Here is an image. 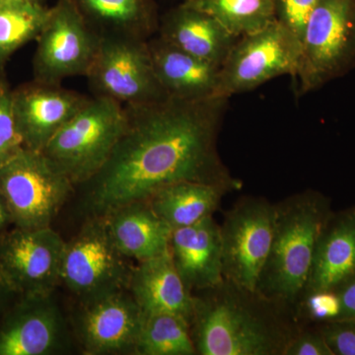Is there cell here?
Returning <instances> with one entry per match:
<instances>
[{"instance_id": "34", "label": "cell", "mask_w": 355, "mask_h": 355, "mask_svg": "<svg viewBox=\"0 0 355 355\" xmlns=\"http://www.w3.org/2000/svg\"><path fill=\"white\" fill-rule=\"evenodd\" d=\"M7 292H10L8 291V289L6 288V286L4 284H2V286H0V306L2 304V300H3V296L6 295Z\"/></svg>"}, {"instance_id": "17", "label": "cell", "mask_w": 355, "mask_h": 355, "mask_svg": "<svg viewBox=\"0 0 355 355\" xmlns=\"http://www.w3.org/2000/svg\"><path fill=\"white\" fill-rule=\"evenodd\" d=\"M128 291L144 312L170 313L191 326L195 296L178 272L170 252L133 266Z\"/></svg>"}, {"instance_id": "11", "label": "cell", "mask_w": 355, "mask_h": 355, "mask_svg": "<svg viewBox=\"0 0 355 355\" xmlns=\"http://www.w3.org/2000/svg\"><path fill=\"white\" fill-rule=\"evenodd\" d=\"M275 205L261 197H243L224 214L220 225L224 279L256 291L270 252Z\"/></svg>"}, {"instance_id": "7", "label": "cell", "mask_w": 355, "mask_h": 355, "mask_svg": "<svg viewBox=\"0 0 355 355\" xmlns=\"http://www.w3.org/2000/svg\"><path fill=\"white\" fill-rule=\"evenodd\" d=\"M302 43L279 21L238 38L219 71L216 97L254 90L273 78L295 77Z\"/></svg>"}, {"instance_id": "22", "label": "cell", "mask_w": 355, "mask_h": 355, "mask_svg": "<svg viewBox=\"0 0 355 355\" xmlns=\"http://www.w3.org/2000/svg\"><path fill=\"white\" fill-rule=\"evenodd\" d=\"M101 37L149 40L157 35L155 0H69Z\"/></svg>"}, {"instance_id": "18", "label": "cell", "mask_w": 355, "mask_h": 355, "mask_svg": "<svg viewBox=\"0 0 355 355\" xmlns=\"http://www.w3.org/2000/svg\"><path fill=\"white\" fill-rule=\"evenodd\" d=\"M157 35L180 50L218 67L238 39L209 13L184 2L161 16Z\"/></svg>"}, {"instance_id": "35", "label": "cell", "mask_w": 355, "mask_h": 355, "mask_svg": "<svg viewBox=\"0 0 355 355\" xmlns=\"http://www.w3.org/2000/svg\"><path fill=\"white\" fill-rule=\"evenodd\" d=\"M3 74V70H2V67H0V76H2Z\"/></svg>"}, {"instance_id": "5", "label": "cell", "mask_w": 355, "mask_h": 355, "mask_svg": "<svg viewBox=\"0 0 355 355\" xmlns=\"http://www.w3.org/2000/svg\"><path fill=\"white\" fill-rule=\"evenodd\" d=\"M355 67V0H319L306 23L294 78L299 96L347 76Z\"/></svg>"}, {"instance_id": "26", "label": "cell", "mask_w": 355, "mask_h": 355, "mask_svg": "<svg viewBox=\"0 0 355 355\" xmlns=\"http://www.w3.org/2000/svg\"><path fill=\"white\" fill-rule=\"evenodd\" d=\"M184 3L209 13L236 38L275 20L273 0H184Z\"/></svg>"}, {"instance_id": "14", "label": "cell", "mask_w": 355, "mask_h": 355, "mask_svg": "<svg viewBox=\"0 0 355 355\" xmlns=\"http://www.w3.org/2000/svg\"><path fill=\"white\" fill-rule=\"evenodd\" d=\"M81 303L76 330L85 354H135L144 311L128 291Z\"/></svg>"}, {"instance_id": "32", "label": "cell", "mask_w": 355, "mask_h": 355, "mask_svg": "<svg viewBox=\"0 0 355 355\" xmlns=\"http://www.w3.org/2000/svg\"><path fill=\"white\" fill-rule=\"evenodd\" d=\"M340 304V319H355V272L336 287Z\"/></svg>"}, {"instance_id": "6", "label": "cell", "mask_w": 355, "mask_h": 355, "mask_svg": "<svg viewBox=\"0 0 355 355\" xmlns=\"http://www.w3.org/2000/svg\"><path fill=\"white\" fill-rule=\"evenodd\" d=\"M73 188L42 151L23 147L0 166V196L17 228L51 226Z\"/></svg>"}, {"instance_id": "31", "label": "cell", "mask_w": 355, "mask_h": 355, "mask_svg": "<svg viewBox=\"0 0 355 355\" xmlns=\"http://www.w3.org/2000/svg\"><path fill=\"white\" fill-rule=\"evenodd\" d=\"M284 355H334L321 331L305 324L287 345Z\"/></svg>"}, {"instance_id": "10", "label": "cell", "mask_w": 355, "mask_h": 355, "mask_svg": "<svg viewBox=\"0 0 355 355\" xmlns=\"http://www.w3.org/2000/svg\"><path fill=\"white\" fill-rule=\"evenodd\" d=\"M101 39L69 0H58L36 39L35 79L62 84L69 77L86 76Z\"/></svg>"}, {"instance_id": "27", "label": "cell", "mask_w": 355, "mask_h": 355, "mask_svg": "<svg viewBox=\"0 0 355 355\" xmlns=\"http://www.w3.org/2000/svg\"><path fill=\"white\" fill-rule=\"evenodd\" d=\"M12 108V89L4 74L0 76V166L23 148Z\"/></svg>"}, {"instance_id": "38", "label": "cell", "mask_w": 355, "mask_h": 355, "mask_svg": "<svg viewBox=\"0 0 355 355\" xmlns=\"http://www.w3.org/2000/svg\"><path fill=\"white\" fill-rule=\"evenodd\" d=\"M1 1H2V0H0V2H1Z\"/></svg>"}, {"instance_id": "12", "label": "cell", "mask_w": 355, "mask_h": 355, "mask_svg": "<svg viewBox=\"0 0 355 355\" xmlns=\"http://www.w3.org/2000/svg\"><path fill=\"white\" fill-rule=\"evenodd\" d=\"M67 242L51 226L15 227L0 236V279L19 296L53 293Z\"/></svg>"}, {"instance_id": "13", "label": "cell", "mask_w": 355, "mask_h": 355, "mask_svg": "<svg viewBox=\"0 0 355 355\" xmlns=\"http://www.w3.org/2000/svg\"><path fill=\"white\" fill-rule=\"evenodd\" d=\"M89 97L62 84L34 80L12 89L16 127L25 148L42 151Z\"/></svg>"}, {"instance_id": "4", "label": "cell", "mask_w": 355, "mask_h": 355, "mask_svg": "<svg viewBox=\"0 0 355 355\" xmlns=\"http://www.w3.org/2000/svg\"><path fill=\"white\" fill-rule=\"evenodd\" d=\"M125 121V106L109 98L93 96L42 153L74 186H81L106 164Z\"/></svg>"}, {"instance_id": "1", "label": "cell", "mask_w": 355, "mask_h": 355, "mask_svg": "<svg viewBox=\"0 0 355 355\" xmlns=\"http://www.w3.org/2000/svg\"><path fill=\"white\" fill-rule=\"evenodd\" d=\"M228 98L162 101L125 106V130L104 167L84 187L89 216H106L147 200L182 181L218 184L232 191L242 182L222 161L217 142Z\"/></svg>"}, {"instance_id": "21", "label": "cell", "mask_w": 355, "mask_h": 355, "mask_svg": "<svg viewBox=\"0 0 355 355\" xmlns=\"http://www.w3.org/2000/svg\"><path fill=\"white\" fill-rule=\"evenodd\" d=\"M104 217L114 244L128 259L141 261L170 252L173 230L147 200L128 203Z\"/></svg>"}, {"instance_id": "30", "label": "cell", "mask_w": 355, "mask_h": 355, "mask_svg": "<svg viewBox=\"0 0 355 355\" xmlns=\"http://www.w3.org/2000/svg\"><path fill=\"white\" fill-rule=\"evenodd\" d=\"M334 355H355V319L315 323Z\"/></svg>"}, {"instance_id": "20", "label": "cell", "mask_w": 355, "mask_h": 355, "mask_svg": "<svg viewBox=\"0 0 355 355\" xmlns=\"http://www.w3.org/2000/svg\"><path fill=\"white\" fill-rule=\"evenodd\" d=\"M154 69L168 97L198 101L216 97L220 67L168 43L159 35L148 40Z\"/></svg>"}, {"instance_id": "28", "label": "cell", "mask_w": 355, "mask_h": 355, "mask_svg": "<svg viewBox=\"0 0 355 355\" xmlns=\"http://www.w3.org/2000/svg\"><path fill=\"white\" fill-rule=\"evenodd\" d=\"M299 315L308 324L336 321L340 315V304L334 291L315 292L300 299Z\"/></svg>"}, {"instance_id": "16", "label": "cell", "mask_w": 355, "mask_h": 355, "mask_svg": "<svg viewBox=\"0 0 355 355\" xmlns=\"http://www.w3.org/2000/svg\"><path fill=\"white\" fill-rule=\"evenodd\" d=\"M170 254L178 272L193 293L216 286L224 279L220 225L214 216L173 230Z\"/></svg>"}, {"instance_id": "24", "label": "cell", "mask_w": 355, "mask_h": 355, "mask_svg": "<svg viewBox=\"0 0 355 355\" xmlns=\"http://www.w3.org/2000/svg\"><path fill=\"white\" fill-rule=\"evenodd\" d=\"M135 354L196 355L190 324L170 313L144 312Z\"/></svg>"}, {"instance_id": "37", "label": "cell", "mask_w": 355, "mask_h": 355, "mask_svg": "<svg viewBox=\"0 0 355 355\" xmlns=\"http://www.w3.org/2000/svg\"><path fill=\"white\" fill-rule=\"evenodd\" d=\"M2 284H2V280H1V279H0V286H2Z\"/></svg>"}, {"instance_id": "25", "label": "cell", "mask_w": 355, "mask_h": 355, "mask_svg": "<svg viewBox=\"0 0 355 355\" xmlns=\"http://www.w3.org/2000/svg\"><path fill=\"white\" fill-rule=\"evenodd\" d=\"M49 12L50 8L41 1L0 2V67L21 46L38 38Z\"/></svg>"}, {"instance_id": "9", "label": "cell", "mask_w": 355, "mask_h": 355, "mask_svg": "<svg viewBox=\"0 0 355 355\" xmlns=\"http://www.w3.org/2000/svg\"><path fill=\"white\" fill-rule=\"evenodd\" d=\"M85 77L94 96L109 98L123 106L168 98L156 76L148 40L102 37Z\"/></svg>"}, {"instance_id": "2", "label": "cell", "mask_w": 355, "mask_h": 355, "mask_svg": "<svg viewBox=\"0 0 355 355\" xmlns=\"http://www.w3.org/2000/svg\"><path fill=\"white\" fill-rule=\"evenodd\" d=\"M193 296L190 328L198 355H284L308 324L294 306L227 279Z\"/></svg>"}, {"instance_id": "3", "label": "cell", "mask_w": 355, "mask_h": 355, "mask_svg": "<svg viewBox=\"0 0 355 355\" xmlns=\"http://www.w3.org/2000/svg\"><path fill=\"white\" fill-rule=\"evenodd\" d=\"M333 211L330 198L311 189L275 203L272 244L257 284L259 293L297 308L318 239Z\"/></svg>"}, {"instance_id": "29", "label": "cell", "mask_w": 355, "mask_h": 355, "mask_svg": "<svg viewBox=\"0 0 355 355\" xmlns=\"http://www.w3.org/2000/svg\"><path fill=\"white\" fill-rule=\"evenodd\" d=\"M319 0H273L275 20L291 30L302 43L306 23Z\"/></svg>"}, {"instance_id": "33", "label": "cell", "mask_w": 355, "mask_h": 355, "mask_svg": "<svg viewBox=\"0 0 355 355\" xmlns=\"http://www.w3.org/2000/svg\"><path fill=\"white\" fill-rule=\"evenodd\" d=\"M10 225H13L12 217L3 198L0 196V236L6 233L7 228Z\"/></svg>"}, {"instance_id": "8", "label": "cell", "mask_w": 355, "mask_h": 355, "mask_svg": "<svg viewBox=\"0 0 355 355\" xmlns=\"http://www.w3.org/2000/svg\"><path fill=\"white\" fill-rule=\"evenodd\" d=\"M132 268L114 244L106 217L92 216L65 244L60 282L85 302L128 291Z\"/></svg>"}, {"instance_id": "19", "label": "cell", "mask_w": 355, "mask_h": 355, "mask_svg": "<svg viewBox=\"0 0 355 355\" xmlns=\"http://www.w3.org/2000/svg\"><path fill=\"white\" fill-rule=\"evenodd\" d=\"M354 272L355 205L333 211L324 224L302 297L315 292L335 291Z\"/></svg>"}, {"instance_id": "23", "label": "cell", "mask_w": 355, "mask_h": 355, "mask_svg": "<svg viewBox=\"0 0 355 355\" xmlns=\"http://www.w3.org/2000/svg\"><path fill=\"white\" fill-rule=\"evenodd\" d=\"M228 189L218 184L182 181L159 189L147 200L151 209L172 230L214 216Z\"/></svg>"}, {"instance_id": "36", "label": "cell", "mask_w": 355, "mask_h": 355, "mask_svg": "<svg viewBox=\"0 0 355 355\" xmlns=\"http://www.w3.org/2000/svg\"><path fill=\"white\" fill-rule=\"evenodd\" d=\"M29 1H41V0H29Z\"/></svg>"}, {"instance_id": "15", "label": "cell", "mask_w": 355, "mask_h": 355, "mask_svg": "<svg viewBox=\"0 0 355 355\" xmlns=\"http://www.w3.org/2000/svg\"><path fill=\"white\" fill-rule=\"evenodd\" d=\"M65 326L53 293L20 296L0 326V355H49L62 350Z\"/></svg>"}]
</instances>
